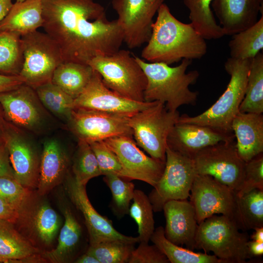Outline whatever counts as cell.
Segmentation results:
<instances>
[{
    "mask_svg": "<svg viewBox=\"0 0 263 263\" xmlns=\"http://www.w3.org/2000/svg\"><path fill=\"white\" fill-rule=\"evenodd\" d=\"M42 27L57 44L64 62L88 64L120 50L123 34L94 0H42Z\"/></svg>",
    "mask_w": 263,
    "mask_h": 263,
    "instance_id": "1",
    "label": "cell"
},
{
    "mask_svg": "<svg viewBox=\"0 0 263 263\" xmlns=\"http://www.w3.org/2000/svg\"><path fill=\"white\" fill-rule=\"evenodd\" d=\"M157 13L150 37L142 51L144 60L169 65L183 59L192 60L205 55L207 52L205 39L190 23L178 20L164 2Z\"/></svg>",
    "mask_w": 263,
    "mask_h": 263,
    "instance_id": "2",
    "label": "cell"
},
{
    "mask_svg": "<svg viewBox=\"0 0 263 263\" xmlns=\"http://www.w3.org/2000/svg\"><path fill=\"white\" fill-rule=\"evenodd\" d=\"M134 57L147 78L145 101L162 102L171 112L184 105L196 104L198 92L191 91L189 87L196 83L199 73L197 70L186 73L191 60L183 59L179 65L170 67L163 62L149 63Z\"/></svg>",
    "mask_w": 263,
    "mask_h": 263,
    "instance_id": "3",
    "label": "cell"
},
{
    "mask_svg": "<svg viewBox=\"0 0 263 263\" xmlns=\"http://www.w3.org/2000/svg\"><path fill=\"white\" fill-rule=\"evenodd\" d=\"M252 59L229 57L225 63V69L230 78L223 94L202 113L195 116L182 115L177 122L206 126L224 132L233 133L232 121L239 112V107L244 96Z\"/></svg>",
    "mask_w": 263,
    "mask_h": 263,
    "instance_id": "4",
    "label": "cell"
},
{
    "mask_svg": "<svg viewBox=\"0 0 263 263\" xmlns=\"http://www.w3.org/2000/svg\"><path fill=\"white\" fill-rule=\"evenodd\" d=\"M232 219L213 215L198 224L194 249L211 252L221 263H245L252 257L247 246L249 236Z\"/></svg>",
    "mask_w": 263,
    "mask_h": 263,
    "instance_id": "5",
    "label": "cell"
},
{
    "mask_svg": "<svg viewBox=\"0 0 263 263\" xmlns=\"http://www.w3.org/2000/svg\"><path fill=\"white\" fill-rule=\"evenodd\" d=\"M109 89L125 98L144 102L147 78L130 51L119 50L112 55L97 56L88 63Z\"/></svg>",
    "mask_w": 263,
    "mask_h": 263,
    "instance_id": "6",
    "label": "cell"
},
{
    "mask_svg": "<svg viewBox=\"0 0 263 263\" xmlns=\"http://www.w3.org/2000/svg\"><path fill=\"white\" fill-rule=\"evenodd\" d=\"M179 116L178 111H169L163 102L154 101L130 116L128 124L137 146L150 157L165 162L167 138Z\"/></svg>",
    "mask_w": 263,
    "mask_h": 263,
    "instance_id": "7",
    "label": "cell"
},
{
    "mask_svg": "<svg viewBox=\"0 0 263 263\" xmlns=\"http://www.w3.org/2000/svg\"><path fill=\"white\" fill-rule=\"evenodd\" d=\"M23 61L19 74L24 84L34 89L51 81L63 61L60 50L46 33L38 30L21 36Z\"/></svg>",
    "mask_w": 263,
    "mask_h": 263,
    "instance_id": "8",
    "label": "cell"
},
{
    "mask_svg": "<svg viewBox=\"0 0 263 263\" xmlns=\"http://www.w3.org/2000/svg\"><path fill=\"white\" fill-rule=\"evenodd\" d=\"M197 174L192 159L167 146L164 171L148 196L153 211H162L169 201L187 199Z\"/></svg>",
    "mask_w": 263,
    "mask_h": 263,
    "instance_id": "9",
    "label": "cell"
},
{
    "mask_svg": "<svg viewBox=\"0 0 263 263\" xmlns=\"http://www.w3.org/2000/svg\"><path fill=\"white\" fill-rule=\"evenodd\" d=\"M192 160L197 174L211 176L236 193L241 189L245 162L240 157L234 140L207 147Z\"/></svg>",
    "mask_w": 263,
    "mask_h": 263,
    "instance_id": "10",
    "label": "cell"
},
{
    "mask_svg": "<svg viewBox=\"0 0 263 263\" xmlns=\"http://www.w3.org/2000/svg\"><path fill=\"white\" fill-rule=\"evenodd\" d=\"M32 193L18 210L14 224L17 230L39 248L50 245L61 225V219L50 204Z\"/></svg>",
    "mask_w": 263,
    "mask_h": 263,
    "instance_id": "11",
    "label": "cell"
},
{
    "mask_svg": "<svg viewBox=\"0 0 263 263\" xmlns=\"http://www.w3.org/2000/svg\"><path fill=\"white\" fill-rule=\"evenodd\" d=\"M130 116L97 110L74 108L68 120L70 131L78 139L91 143L119 135L132 136Z\"/></svg>",
    "mask_w": 263,
    "mask_h": 263,
    "instance_id": "12",
    "label": "cell"
},
{
    "mask_svg": "<svg viewBox=\"0 0 263 263\" xmlns=\"http://www.w3.org/2000/svg\"><path fill=\"white\" fill-rule=\"evenodd\" d=\"M164 0H112L127 46L134 49L147 43L151 36L152 19Z\"/></svg>",
    "mask_w": 263,
    "mask_h": 263,
    "instance_id": "13",
    "label": "cell"
},
{
    "mask_svg": "<svg viewBox=\"0 0 263 263\" xmlns=\"http://www.w3.org/2000/svg\"><path fill=\"white\" fill-rule=\"evenodd\" d=\"M189 197L198 224L213 215L221 214L233 220L236 192L213 177L197 174Z\"/></svg>",
    "mask_w": 263,
    "mask_h": 263,
    "instance_id": "14",
    "label": "cell"
},
{
    "mask_svg": "<svg viewBox=\"0 0 263 263\" xmlns=\"http://www.w3.org/2000/svg\"><path fill=\"white\" fill-rule=\"evenodd\" d=\"M65 183L66 191L71 203L84 220L89 245L107 239H118L133 244L139 243L138 236H128L119 232L110 220L94 209L87 196L86 186L78 184L73 175L68 174Z\"/></svg>",
    "mask_w": 263,
    "mask_h": 263,
    "instance_id": "15",
    "label": "cell"
},
{
    "mask_svg": "<svg viewBox=\"0 0 263 263\" xmlns=\"http://www.w3.org/2000/svg\"><path fill=\"white\" fill-rule=\"evenodd\" d=\"M116 154L131 180L143 181L154 187L161 178L165 162L145 154L132 136L119 135L104 140Z\"/></svg>",
    "mask_w": 263,
    "mask_h": 263,
    "instance_id": "16",
    "label": "cell"
},
{
    "mask_svg": "<svg viewBox=\"0 0 263 263\" xmlns=\"http://www.w3.org/2000/svg\"><path fill=\"white\" fill-rule=\"evenodd\" d=\"M35 90L23 84L0 94V106L4 117L19 129L37 131L42 125L44 113Z\"/></svg>",
    "mask_w": 263,
    "mask_h": 263,
    "instance_id": "17",
    "label": "cell"
},
{
    "mask_svg": "<svg viewBox=\"0 0 263 263\" xmlns=\"http://www.w3.org/2000/svg\"><path fill=\"white\" fill-rule=\"evenodd\" d=\"M152 103L153 101H136L118 94L107 88L100 75L94 71L88 85L74 99V108L131 116L148 108Z\"/></svg>",
    "mask_w": 263,
    "mask_h": 263,
    "instance_id": "18",
    "label": "cell"
},
{
    "mask_svg": "<svg viewBox=\"0 0 263 263\" xmlns=\"http://www.w3.org/2000/svg\"><path fill=\"white\" fill-rule=\"evenodd\" d=\"M5 144L8 151L14 178L23 186L37 188L40 156L20 129L8 124Z\"/></svg>",
    "mask_w": 263,
    "mask_h": 263,
    "instance_id": "19",
    "label": "cell"
},
{
    "mask_svg": "<svg viewBox=\"0 0 263 263\" xmlns=\"http://www.w3.org/2000/svg\"><path fill=\"white\" fill-rule=\"evenodd\" d=\"M233 133H225L197 124L177 122L169 133L167 146L190 159L201 150L221 142L234 140Z\"/></svg>",
    "mask_w": 263,
    "mask_h": 263,
    "instance_id": "20",
    "label": "cell"
},
{
    "mask_svg": "<svg viewBox=\"0 0 263 263\" xmlns=\"http://www.w3.org/2000/svg\"><path fill=\"white\" fill-rule=\"evenodd\" d=\"M166 238L173 244L194 250L198 226L194 207L187 199L170 200L164 205Z\"/></svg>",
    "mask_w": 263,
    "mask_h": 263,
    "instance_id": "21",
    "label": "cell"
},
{
    "mask_svg": "<svg viewBox=\"0 0 263 263\" xmlns=\"http://www.w3.org/2000/svg\"><path fill=\"white\" fill-rule=\"evenodd\" d=\"M211 6L225 35H233L257 22L263 0H214Z\"/></svg>",
    "mask_w": 263,
    "mask_h": 263,
    "instance_id": "22",
    "label": "cell"
},
{
    "mask_svg": "<svg viewBox=\"0 0 263 263\" xmlns=\"http://www.w3.org/2000/svg\"><path fill=\"white\" fill-rule=\"evenodd\" d=\"M70 159L59 142L50 139L43 144L40 155L37 193L44 196L66 179Z\"/></svg>",
    "mask_w": 263,
    "mask_h": 263,
    "instance_id": "23",
    "label": "cell"
},
{
    "mask_svg": "<svg viewBox=\"0 0 263 263\" xmlns=\"http://www.w3.org/2000/svg\"><path fill=\"white\" fill-rule=\"evenodd\" d=\"M62 211L65 220L59 232L57 244L55 248L43 252L42 255L46 261L51 263H74L81 255L83 228L69 206H64Z\"/></svg>",
    "mask_w": 263,
    "mask_h": 263,
    "instance_id": "24",
    "label": "cell"
},
{
    "mask_svg": "<svg viewBox=\"0 0 263 263\" xmlns=\"http://www.w3.org/2000/svg\"><path fill=\"white\" fill-rule=\"evenodd\" d=\"M231 128L238 153L244 162L263 152L262 114L239 112L232 121Z\"/></svg>",
    "mask_w": 263,
    "mask_h": 263,
    "instance_id": "25",
    "label": "cell"
},
{
    "mask_svg": "<svg viewBox=\"0 0 263 263\" xmlns=\"http://www.w3.org/2000/svg\"><path fill=\"white\" fill-rule=\"evenodd\" d=\"M43 251L34 246L14 224L0 220V260L1 263L46 262Z\"/></svg>",
    "mask_w": 263,
    "mask_h": 263,
    "instance_id": "26",
    "label": "cell"
},
{
    "mask_svg": "<svg viewBox=\"0 0 263 263\" xmlns=\"http://www.w3.org/2000/svg\"><path fill=\"white\" fill-rule=\"evenodd\" d=\"M42 0H25L15 2L0 23V32H14L21 36L42 27Z\"/></svg>",
    "mask_w": 263,
    "mask_h": 263,
    "instance_id": "27",
    "label": "cell"
},
{
    "mask_svg": "<svg viewBox=\"0 0 263 263\" xmlns=\"http://www.w3.org/2000/svg\"><path fill=\"white\" fill-rule=\"evenodd\" d=\"M94 73L88 64L63 62L55 70L51 82L75 99L84 90Z\"/></svg>",
    "mask_w": 263,
    "mask_h": 263,
    "instance_id": "28",
    "label": "cell"
},
{
    "mask_svg": "<svg viewBox=\"0 0 263 263\" xmlns=\"http://www.w3.org/2000/svg\"><path fill=\"white\" fill-rule=\"evenodd\" d=\"M233 220L242 231L263 226V190L255 189L240 196L236 194Z\"/></svg>",
    "mask_w": 263,
    "mask_h": 263,
    "instance_id": "29",
    "label": "cell"
},
{
    "mask_svg": "<svg viewBox=\"0 0 263 263\" xmlns=\"http://www.w3.org/2000/svg\"><path fill=\"white\" fill-rule=\"evenodd\" d=\"M214 0H183L189 10V19L194 29L205 39H216L225 35L216 21L211 6Z\"/></svg>",
    "mask_w": 263,
    "mask_h": 263,
    "instance_id": "30",
    "label": "cell"
},
{
    "mask_svg": "<svg viewBox=\"0 0 263 263\" xmlns=\"http://www.w3.org/2000/svg\"><path fill=\"white\" fill-rule=\"evenodd\" d=\"M150 241L166 256L169 263H221L214 255L196 252L171 242L165 237L164 228L161 226L154 229Z\"/></svg>",
    "mask_w": 263,
    "mask_h": 263,
    "instance_id": "31",
    "label": "cell"
},
{
    "mask_svg": "<svg viewBox=\"0 0 263 263\" xmlns=\"http://www.w3.org/2000/svg\"><path fill=\"white\" fill-rule=\"evenodd\" d=\"M230 57L253 58L263 48V14L251 27L233 35L228 43Z\"/></svg>",
    "mask_w": 263,
    "mask_h": 263,
    "instance_id": "32",
    "label": "cell"
},
{
    "mask_svg": "<svg viewBox=\"0 0 263 263\" xmlns=\"http://www.w3.org/2000/svg\"><path fill=\"white\" fill-rule=\"evenodd\" d=\"M239 112L258 114L263 113V54L261 52L252 59Z\"/></svg>",
    "mask_w": 263,
    "mask_h": 263,
    "instance_id": "33",
    "label": "cell"
},
{
    "mask_svg": "<svg viewBox=\"0 0 263 263\" xmlns=\"http://www.w3.org/2000/svg\"><path fill=\"white\" fill-rule=\"evenodd\" d=\"M23 61L21 36L9 31L0 32V74L19 75Z\"/></svg>",
    "mask_w": 263,
    "mask_h": 263,
    "instance_id": "34",
    "label": "cell"
},
{
    "mask_svg": "<svg viewBox=\"0 0 263 263\" xmlns=\"http://www.w3.org/2000/svg\"><path fill=\"white\" fill-rule=\"evenodd\" d=\"M132 201L128 214L137 224L139 243H149L155 229L152 206L148 196L139 189H135Z\"/></svg>",
    "mask_w": 263,
    "mask_h": 263,
    "instance_id": "35",
    "label": "cell"
},
{
    "mask_svg": "<svg viewBox=\"0 0 263 263\" xmlns=\"http://www.w3.org/2000/svg\"><path fill=\"white\" fill-rule=\"evenodd\" d=\"M41 104L59 118L68 121L74 108V99L51 81L35 89Z\"/></svg>",
    "mask_w": 263,
    "mask_h": 263,
    "instance_id": "36",
    "label": "cell"
},
{
    "mask_svg": "<svg viewBox=\"0 0 263 263\" xmlns=\"http://www.w3.org/2000/svg\"><path fill=\"white\" fill-rule=\"evenodd\" d=\"M104 176L103 181L112 193L110 207L117 217L121 218L129 214L135 186L130 180L115 174H108Z\"/></svg>",
    "mask_w": 263,
    "mask_h": 263,
    "instance_id": "37",
    "label": "cell"
},
{
    "mask_svg": "<svg viewBox=\"0 0 263 263\" xmlns=\"http://www.w3.org/2000/svg\"><path fill=\"white\" fill-rule=\"evenodd\" d=\"M135 244L118 239H107L89 245L87 252L100 263H128Z\"/></svg>",
    "mask_w": 263,
    "mask_h": 263,
    "instance_id": "38",
    "label": "cell"
},
{
    "mask_svg": "<svg viewBox=\"0 0 263 263\" xmlns=\"http://www.w3.org/2000/svg\"><path fill=\"white\" fill-rule=\"evenodd\" d=\"M73 176L76 182L86 186L92 178L102 175L97 161L90 144L78 140L72 164Z\"/></svg>",
    "mask_w": 263,
    "mask_h": 263,
    "instance_id": "39",
    "label": "cell"
},
{
    "mask_svg": "<svg viewBox=\"0 0 263 263\" xmlns=\"http://www.w3.org/2000/svg\"><path fill=\"white\" fill-rule=\"evenodd\" d=\"M89 144L95 154L102 175L113 174L132 180L117 156L104 141L94 142Z\"/></svg>",
    "mask_w": 263,
    "mask_h": 263,
    "instance_id": "40",
    "label": "cell"
},
{
    "mask_svg": "<svg viewBox=\"0 0 263 263\" xmlns=\"http://www.w3.org/2000/svg\"><path fill=\"white\" fill-rule=\"evenodd\" d=\"M32 192L14 178L0 177V197L17 212Z\"/></svg>",
    "mask_w": 263,
    "mask_h": 263,
    "instance_id": "41",
    "label": "cell"
},
{
    "mask_svg": "<svg viewBox=\"0 0 263 263\" xmlns=\"http://www.w3.org/2000/svg\"><path fill=\"white\" fill-rule=\"evenodd\" d=\"M255 189L263 190V153L245 163L243 184L236 194L240 196Z\"/></svg>",
    "mask_w": 263,
    "mask_h": 263,
    "instance_id": "42",
    "label": "cell"
},
{
    "mask_svg": "<svg viewBox=\"0 0 263 263\" xmlns=\"http://www.w3.org/2000/svg\"><path fill=\"white\" fill-rule=\"evenodd\" d=\"M139 243L132 251L128 263H169L166 256L155 244Z\"/></svg>",
    "mask_w": 263,
    "mask_h": 263,
    "instance_id": "43",
    "label": "cell"
},
{
    "mask_svg": "<svg viewBox=\"0 0 263 263\" xmlns=\"http://www.w3.org/2000/svg\"><path fill=\"white\" fill-rule=\"evenodd\" d=\"M3 176L14 178L8 151L5 144L0 145V177Z\"/></svg>",
    "mask_w": 263,
    "mask_h": 263,
    "instance_id": "44",
    "label": "cell"
},
{
    "mask_svg": "<svg viewBox=\"0 0 263 263\" xmlns=\"http://www.w3.org/2000/svg\"><path fill=\"white\" fill-rule=\"evenodd\" d=\"M24 83L19 75H8L0 74V94L10 91Z\"/></svg>",
    "mask_w": 263,
    "mask_h": 263,
    "instance_id": "45",
    "label": "cell"
},
{
    "mask_svg": "<svg viewBox=\"0 0 263 263\" xmlns=\"http://www.w3.org/2000/svg\"><path fill=\"white\" fill-rule=\"evenodd\" d=\"M18 217V212L0 197V220L15 224Z\"/></svg>",
    "mask_w": 263,
    "mask_h": 263,
    "instance_id": "46",
    "label": "cell"
},
{
    "mask_svg": "<svg viewBox=\"0 0 263 263\" xmlns=\"http://www.w3.org/2000/svg\"><path fill=\"white\" fill-rule=\"evenodd\" d=\"M247 246L251 257L261 256L263 254V242L248 241Z\"/></svg>",
    "mask_w": 263,
    "mask_h": 263,
    "instance_id": "47",
    "label": "cell"
},
{
    "mask_svg": "<svg viewBox=\"0 0 263 263\" xmlns=\"http://www.w3.org/2000/svg\"><path fill=\"white\" fill-rule=\"evenodd\" d=\"M13 4L12 0H0V23L7 15Z\"/></svg>",
    "mask_w": 263,
    "mask_h": 263,
    "instance_id": "48",
    "label": "cell"
},
{
    "mask_svg": "<svg viewBox=\"0 0 263 263\" xmlns=\"http://www.w3.org/2000/svg\"><path fill=\"white\" fill-rule=\"evenodd\" d=\"M75 263H100L96 257L86 251L80 255L74 262Z\"/></svg>",
    "mask_w": 263,
    "mask_h": 263,
    "instance_id": "49",
    "label": "cell"
},
{
    "mask_svg": "<svg viewBox=\"0 0 263 263\" xmlns=\"http://www.w3.org/2000/svg\"><path fill=\"white\" fill-rule=\"evenodd\" d=\"M2 114L0 112V145L5 144V137L8 125L3 119Z\"/></svg>",
    "mask_w": 263,
    "mask_h": 263,
    "instance_id": "50",
    "label": "cell"
},
{
    "mask_svg": "<svg viewBox=\"0 0 263 263\" xmlns=\"http://www.w3.org/2000/svg\"><path fill=\"white\" fill-rule=\"evenodd\" d=\"M254 232L251 235L252 240L263 242V226L258 227L254 229Z\"/></svg>",
    "mask_w": 263,
    "mask_h": 263,
    "instance_id": "51",
    "label": "cell"
},
{
    "mask_svg": "<svg viewBox=\"0 0 263 263\" xmlns=\"http://www.w3.org/2000/svg\"><path fill=\"white\" fill-rule=\"evenodd\" d=\"M25 0H16V2H22L23 1H24Z\"/></svg>",
    "mask_w": 263,
    "mask_h": 263,
    "instance_id": "52",
    "label": "cell"
},
{
    "mask_svg": "<svg viewBox=\"0 0 263 263\" xmlns=\"http://www.w3.org/2000/svg\"><path fill=\"white\" fill-rule=\"evenodd\" d=\"M149 2H154V1H155L156 0H147Z\"/></svg>",
    "mask_w": 263,
    "mask_h": 263,
    "instance_id": "53",
    "label": "cell"
},
{
    "mask_svg": "<svg viewBox=\"0 0 263 263\" xmlns=\"http://www.w3.org/2000/svg\"><path fill=\"white\" fill-rule=\"evenodd\" d=\"M0 263H1V261H0Z\"/></svg>",
    "mask_w": 263,
    "mask_h": 263,
    "instance_id": "54",
    "label": "cell"
}]
</instances>
